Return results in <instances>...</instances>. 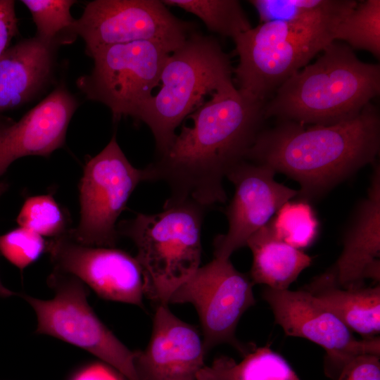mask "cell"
Wrapping results in <instances>:
<instances>
[{
	"label": "cell",
	"instance_id": "cb8c5ba5",
	"mask_svg": "<svg viewBox=\"0 0 380 380\" xmlns=\"http://www.w3.org/2000/svg\"><path fill=\"white\" fill-rule=\"evenodd\" d=\"M260 23L293 22L350 12L357 5L353 0H251Z\"/></svg>",
	"mask_w": 380,
	"mask_h": 380
},
{
	"label": "cell",
	"instance_id": "ba28073f",
	"mask_svg": "<svg viewBox=\"0 0 380 380\" xmlns=\"http://www.w3.org/2000/svg\"><path fill=\"white\" fill-rule=\"evenodd\" d=\"M173 51L156 42L141 41L101 49L90 56L91 72L77 80L88 99L106 105L114 120L135 118L159 85L164 65Z\"/></svg>",
	"mask_w": 380,
	"mask_h": 380
},
{
	"label": "cell",
	"instance_id": "484cf974",
	"mask_svg": "<svg viewBox=\"0 0 380 380\" xmlns=\"http://www.w3.org/2000/svg\"><path fill=\"white\" fill-rule=\"evenodd\" d=\"M19 227L30 230L42 237L51 239L69 232L64 213L50 195H37L27 198L17 217Z\"/></svg>",
	"mask_w": 380,
	"mask_h": 380
},
{
	"label": "cell",
	"instance_id": "ac0fdd59",
	"mask_svg": "<svg viewBox=\"0 0 380 380\" xmlns=\"http://www.w3.org/2000/svg\"><path fill=\"white\" fill-rule=\"evenodd\" d=\"M55 44L23 39L0 58V113L32 99L49 82Z\"/></svg>",
	"mask_w": 380,
	"mask_h": 380
},
{
	"label": "cell",
	"instance_id": "e0dca14e",
	"mask_svg": "<svg viewBox=\"0 0 380 380\" xmlns=\"http://www.w3.org/2000/svg\"><path fill=\"white\" fill-rule=\"evenodd\" d=\"M343 248L329 272L343 289L380 279V166L374 165L367 197L356 208L343 237Z\"/></svg>",
	"mask_w": 380,
	"mask_h": 380
},
{
	"label": "cell",
	"instance_id": "5bb4252c",
	"mask_svg": "<svg viewBox=\"0 0 380 380\" xmlns=\"http://www.w3.org/2000/svg\"><path fill=\"white\" fill-rule=\"evenodd\" d=\"M275 173L266 165L247 160L227 172L226 177L234 185L235 191L225 211L228 230L214 241L215 258L229 259L285 203L299 195V190L277 182Z\"/></svg>",
	"mask_w": 380,
	"mask_h": 380
},
{
	"label": "cell",
	"instance_id": "4dcf8cb0",
	"mask_svg": "<svg viewBox=\"0 0 380 380\" xmlns=\"http://www.w3.org/2000/svg\"><path fill=\"white\" fill-rule=\"evenodd\" d=\"M117 372L107 364L94 362L80 369L71 380H123Z\"/></svg>",
	"mask_w": 380,
	"mask_h": 380
},
{
	"label": "cell",
	"instance_id": "8992f818",
	"mask_svg": "<svg viewBox=\"0 0 380 380\" xmlns=\"http://www.w3.org/2000/svg\"><path fill=\"white\" fill-rule=\"evenodd\" d=\"M232 72L229 57L217 39L196 31L170 54L160 75L159 91L135 117L151 130L158 154L170 146L177 127L207 94L233 82Z\"/></svg>",
	"mask_w": 380,
	"mask_h": 380
},
{
	"label": "cell",
	"instance_id": "52a82bcc",
	"mask_svg": "<svg viewBox=\"0 0 380 380\" xmlns=\"http://www.w3.org/2000/svg\"><path fill=\"white\" fill-rule=\"evenodd\" d=\"M48 284L54 291L51 299L21 295L36 313V333L84 349L127 380H139L134 351L126 347L94 313L87 301V286L75 277L56 270L49 276Z\"/></svg>",
	"mask_w": 380,
	"mask_h": 380
},
{
	"label": "cell",
	"instance_id": "3957f363",
	"mask_svg": "<svg viewBox=\"0 0 380 380\" xmlns=\"http://www.w3.org/2000/svg\"><path fill=\"white\" fill-rule=\"evenodd\" d=\"M379 92V65L361 61L346 44L334 41L277 89L264 115L330 125L358 115Z\"/></svg>",
	"mask_w": 380,
	"mask_h": 380
},
{
	"label": "cell",
	"instance_id": "4fadbf2b",
	"mask_svg": "<svg viewBox=\"0 0 380 380\" xmlns=\"http://www.w3.org/2000/svg\"><path fill=\"white\" fill-rule=\"evenodd\" d=\"M46 251L53 270L75 277L101 298L143 307L145 275L136 257L114 247L80 243L68 233L51 239Z\"/></svg>",
	"mask_w": 380,
	"mask_h": 380
},
{
	"label": "cell",
	"instance_id": "f546056e",
	"mask_svg": "<svg viewBox=\"0 0 380 380\" xmlns=\"http://www.w3.org/2000/svg\"><path fill=\"white\" fill-rule=\"evenodd\" d=\"M18 23L15 1L0 0V58L18 33Z\"/></svg>",
	"mask_w": 380,
	"mask_h": 380
},
{
	"label": "cell",
	"instance_id": "30bf717a",
	"mask_svg": "<svg viewBox=\"0 0 380 380\" xmlns=\"http://www.w3.org/2000/svg\"><path fill=\"white\" fill-rule=\"evenodd\" d=\"M71 32L84 42L87 54L113 45L151 41L173 51L195 32L193 23L176 18L162 1L94 0Z\"/></svg>",
	"mask_w": 380,
	"mask_h": 380
},
{
	"label": "cell",
	"instance_id": "44dd1931",
	"mask_svg": "<svg viewBox=\"0 0 380 380\" xmlns=\"http://www.w3.org/2000/svg\"><path fill=\"white\" fill-rule=\"evenodd\" d=\"M196 380H300L289 363L274 352L269 344L253 348L236 363L222 357L210 367L204 366Z\"/></svg>",
	"mask_w": 380,
	"mask_h": 380
},
{
	"label": "cell",
	"instance_id": "9a60e30c",
	"mask_svg": "<svg viewBox=\"0 0 380 380\" xmlns=\"http://www.w3.org/2000/svg\"><path fill=\"white\" fill-rule=\"evenodd\" d=\"M139 380H196L205 366L203 338L165 305H158L150 341L134 351Z\"/></svg>",
	"mask_w": 380,
	"mask_h": 380
},
{
	"label": "cell",
	"instance_id": "ffe728a7",
	"mask_svg": "<svg viewBox=\"0 0 380 380\" xmlns=\"http://www.w3.org/2000/svg\"><path fill=\"white\" fill-rule=\"evenodd\" d=\"M246 246L253 254L251 281L272 289H288L312 263L310 255L278 239L270 222L248 239Z\"/></svg>",
	"mask_w": 380,
	"mask_h": 380
},
{
	"label": "cell",
	"instance_id": "6da1fadb",
	"mask_svg": "<svg viewBox=\"0 0 380 380\" xmlns=\"http://www.w3.org/2000/svg\"><path fill=\"white\" fill-rule=\"evenodd\" d=\"M188 118L170 146L145 170L147 181H163L169 201L189 200L207 208L223 203V178L246 160L265 119V103L241 94L233 82L222 85Z\"/></svg>",
	"mask_w": 380,
	"mask_h": 380
},
{
	"label": "cell",
	"instance_id": "277c9868",
	"mask_svg": "<svg viewBox=\"0 0 380 380\" xmlns=\"http://www.w3.org/2000/svg\"><path fill=\"white\" fill-rule=\"evenodd\" d=\"M348 13L263 23L236 36L233 39L239 61L233 72L238 90L265 104L284 82L334 41L335 27Z\"/></svg>",
	"mask_w": 380,
	"mask_h": 380
},
{
	"label": "cell",
	"instance_id": "9c48e42d",
	"mask_svg": "<svg viewBox=\"0 0 380 380\" xmlns=\"http://www.w3.org/2000/svg\"><path fill=\"white\" fill-rule=\"evenodd\" d=\"M147 181L145 169L127 160L114 134L106 147L87 162L79 184L80 218L68 234L91 246L114 247L118 238L117 220L131 194Z\"/></svg>",
	"mask_w": 380,
	"mask_h": 380
},
{
	"label": "cell",
	"instance_id": "7c38bea8",
	"mask_svg": "<svg viewBox=\"0 0 380 380\" xmlns=\"http://www.w3.org/2000/svg\"><path fill=\"white\" fill-rule=\"evenodd\" d=\"M262 298L286 335L308 339L325 350L324 371L333 379L355 357L380 354L379 336L355 338L334 313L303 289L279 291L266 287Z\"/></svg>",
	"mask_w": 380,
	"mask_h": 380
},
{
	"label": "cell",
	"instance_id": "2e32d148",
	"mask_svg": "<svg viewBox=\"0 0 380 380\" xmlns=\"http://www.w3.org/2000/svg\"><path fill=\"white\" fill-rule=\"evenodd\" d=\"M75 98L58 87L18 121H0V177L18 158L48 156L62 147L77 108Z\"/></svg>",
	"mask_w": 380,
	"mask_h": 380
},
{
	"label": "cell",
	"instance_id": "1f68e13d",
	"mask_svg": "<svg viewBox=\"0 0 380 380\" xmlns=\"http://www.w3.org/2000/svg\"><path fill=\"white\" fill-rule=\"evenodd\" d=\"M8 183L5 181H0V197L6 192L8 189ZM16 293L6 288L0 280V297L7 298Z\"/></svg>",
	"mask_w": 380,
	"mask_h": 380
},
{
	"label": "cell",
	"instance_id": "7a4b0ae2",
	"mask_svg": "<svg viewBox=\"0 0 380 380\" xmlns=\"http://www.w3.org/2000/svg\"><path fill=\"white\" fill-rule=\"evenodd\" d=\"M379 147V112L369 103L356 116L330 125L280 121L259 132L246 160L296 180L298 196L308 201L374 162Z\"/></svg>",
	"mask_w": 380,
	"mask_h": 380
},
{
	"label": "cell",
	"instance_id": "5b68a950",
	"mask_svg": "<svg viewBox=\"0 0 380 380\" xmlns=\"http://www.w3.org/2000/svg\"><path fill=\"white\" fill-rule=\"evenodd\" d=\"M206 208L185 200L166 201L156 214L138 213L118 233L130 238L145 275L144 296L167 305L172 295L200 267L201 231Z\"/></svg>",
	"mask_w": 380,
	"mask_h": 380
},
{
	"label": "cell",
	"instance_id": "603a6c76",
	"mask_svg": "<svg viewBox=\"0 0 380 380\" xmlns=\"http://www.w3.org/2000/svg\"><path fill=\"white\" fill-rule=\"evenodd\" d=\"M341 40L353 50H365L380 56V1L367 0L355 7L337 23L334 41Z\"/></svg>",
	"mask_w": 380,
	"mask_h": 380
},
{
	"label": "cell",
	"instance_id": "8fae6325",
	"mask_svg": "<svg viewBox=\"0 0 380 380\" xmlns=\"http://www.w3.org/2000/svg\"><path fill=\"white\" fill-rule=\"evenodd\" d=\"M250 276L238 271L229 259L215 258L200 267L172 295L169 303H191L202 327L205 353L221 343L233 346L244 355L245 347L235 336L243 313L255 303Z\"/></svg>",
	"mask_w": 380,
	"mask_h": 380
},
{
	"label": "cell",
	"instance_id": "7402d4cb",
	"mask_svg": "<svg viewBox=\"0 0 380 380\" xmlns=\"http://www.w3.org/2000/svg\"><path fill=\"white\" fill-rule=\"evenodd\" d=\"M198 16L207 28L224 37L235 38L252 27L236 0H163Z\"/></svg>",
	"mask_w": 380,
	"mask_h": 380
},
{
	"label": "cell",
	"instance_id": "83f0119b",
	"mask_svg": "<svg viewBox=\"0 0 380 380\" xmlns=\"http://www.w3.org/2000/svg\"><path fill=\"white\" fill-rule=\"evenodd\" d=\"M46 249L42 236L21 227L0 236V253L20 270L35 262Z\"/></svg>",
	"mask_w": 380,
	"mask_h": 380
},
{
	"label": "cell",
	"instance_id": "d4e9b609",
	"mask_svg": "<svg viewBox=\"0 0 380 380\" xmlns=\"http://www.w3.org/2000/svg\"><path fill=\"white\" fill-rule=\"evenodd\" d=\"M270 223L278 239L299 250L311 245L319 230L315 213L305 200L285 203Z\"/></svg>",
	"mask_w": 380,
	"mask_h": 380
},
{
	"label": "cell",
	"instance_id": "f1b7e54d",
	"mask_svg": "<svg viewBox=\"0 0 380 380\" xmlns=\"http://www.w3.org/2000/svg\"><path fill=\"white\" fill-rule=\"evenodd\" d=\"M336 380H380L379 355H360L350 361Z\"/></svg>",
	"mask_w": 380,
	"mask_h": 380
},
{
	"label": "cell",
	"instance_id": "d6986e66",
	"mask_svg": "<svg viewBox=\"0 0 380 380\" xmlns=\"http://www.w3.org/2000/svg\"><path fill=\"white\" fill-rule=\"evenodd\" d=\"M303 289L320 301L351 331L362 338L377 336L380 331V286L343 289L327 270Z\"/></svg>",
	"mask_w": 380,
	"mask_h": 380
},
{
	"label": "cell",
	"instance_id": "4316f807",
	"mask_svg": "<svg viewBox=\"0 0 380 380\" xmlns=\"http://www.w3.org/2000/svg\"><path fill=\"white\" fill-rule=\"evenodd\" d=\"M30 11L36 26L37 37L42 41L55 44L63 31L71 32L76 19L71 15L72 0H23Z\"/></svg>",
	"mask_w": 380,
	"mask_h": 380
}]
</instances>
